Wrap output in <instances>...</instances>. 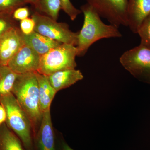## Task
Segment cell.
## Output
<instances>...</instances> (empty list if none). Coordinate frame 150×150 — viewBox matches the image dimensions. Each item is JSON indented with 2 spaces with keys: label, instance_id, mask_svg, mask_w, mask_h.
Wrapping results in <instances>:
<instances>
[{
  "label": "cell",
  "instance_id": "cell-8",
  "mask_svg": "<svg viewBox=\"0 0 150 150\" xmlns=\"http://www.w3.org/2000/svg\"><path fill=\"white\" fill-rule=\"evenodd\" d=\"M40 56L25 43L9 62L8 66L18 74L38 71Z\"/></svg>",
  "mask_w": 150,
  "mask_h": 150
},
{
  "label": "cell",
  "instance_id": "cell-12",
  "mask_svg": "<svg viewBox=\"0 0 150 150\" xmlns=\"http://www.w3.org/2000/svg\"><path fill=\"white\" fill-rule=\"evenodd\" d=\"M47 76L51 85L57 92L69 87L83 78L81 72L75 69L59 71Z\"/></svg>",
  "mask_w": 150,
  "mask_h": 150
},
{
  "label": "cell",
  "instance_id": "cell-19",
  "mask_svg": "<svg viewBox=\"0 0 150 150\" xmlns=\"http://www.w3.org/2000/svg\"><path fill=\"white\" fill-rule=\"evenodd\" d=\"M25 4L23 0H0V13L12 14L16 9Z\"/></svg>",
  "mask_w": 150,
  "mask_h": 150
},
{
  "label": "cell",
  "instance_id": "cell-1",
  "mask_svg": "<svg viewBox=\"0 0 150 150\" xmlns=\"http://www.w3.org/2000/svg\"><path fill=\"white\" fill-rule=\"evenodd\" d=\"M81 10L84 14V22L78 34V44L76 46L77 56H84L89 48L98 40L122 37L118 28L104 23L98 14L87 4L81 6Z\"/></svg>",
  "mask_w": 150,
  "mask_h": 150
},
{
  "label": "cell",
  "instance_id": "cell-17",
  "mask_svg": "<svg viewBox=\"0 0 150 150\" xmlns=\"http://www.w3.org/2000/svg\"><path fill=\"white\" fill-rule=\"evenodd\" d=\"M35 8L56 21L62 9L60 0H38Z\"/></svg>",
  "mask_w": 150,
  "mask_h": 150
},
{
  "label": "cell",
  "instance_id": "cell-6",
  "mask_svg": "<svg viewBox=\"0 0 150 150\" xmlns=\"http://www.w3.org/2000/svg\"><path fill=\"white\" fill-rule=\"evenodd\" d=\"M119 61L134 77L150 84V49L140 44L124 52Z\"/></svg>",
  "mask_w": 150,
  "mask_h": 150
},
{
  "label": "cell",
  "instance_id": "cell-18",
  "mask_svg": "<svg viewBox=\"0 0 150 150\" xmlns=\"http://www.w3.org/2000/svg\"><path fill=\"white\" fill-rule=\"evenodd\" d=\"M137 34L141 39L140 45L150 49V14L142 23Z\"/></svg>",
  "mask_w": 150,
  "mask_h": 150
},
{
  "label": "cell",
  "instance_id": "cell-15",
  "mask_svg": "<svg viewBox=\"0 0 150 150\" xmlns=\"http://www.w3.org/2000/svg\"><path fill=\"white\" fill-rule=\"evenodd\" d=\"M18 75L8 66H0V99L12 93Z\"/></svg>",
  "mask_w": 150,
  "mask_h": 150
},
{
  "label": "cell",
  "instance_id": "cell-22",
  "mask_svg": "<svg viewBox=\"0 0 150 150\" xmlns=\"http://www.w3.org/2000/svg\"><path fill=\"white\" fill-rule=\"evenodd\" d=\"M35 22L33 19L28 18L20 21V30L24 35H29L34 31Z\"/></svg>",
  "mask_w": 150,
  "mask_h": 150
},
{
  "label": "cell",
  "instance_id": "cell-21",
  "mask_svg": "<svg viewBox=\"0 0 150 150\" xmlns=\"http://www.w3.org/2000/svg\"><path fill=\"white\" fill-rule=\"evenodd\" d=\"M14 20L11 14L0 13V37L15 25Z\"/></svg>",
  "mask_w": 150,
  "mask_h": 150
},
{
  "label": "cell",
  "instance_id": "cell-9",
  "mask_svg": "<svg viewBox=\"0 0 150 150\" xmlns=\"http://www.w3.org/2000/svg\"><path fill=\"white\" fill-rule=\"evenodd\" d=\"M25 44L20 29L13 26L0 37V66H8L9 62Z\"/></svg>",
  "mask_w": 150,
  "mask_h": 150
},
{
  "label": "cell",
  "instance_id": "cell-3",
  "mask_svg": "<svg viewBox=\"0 0 150 150\" xmlns=\"http://www.w3.org/2000/svg\"><path fill=\"white\" fill-rule=\"evenodd\" d=\"M6 113V122L28 150H33L32 122L12 93L0 99Z\"/></svg>",
  "mask_w": 150,
  "mask_h": 150
},
{
  "label": "cell",
  "instance_id": "cell-25",
  "mask_svg": "<svg viewBox=\"0 0 150 150\" xmlns=\"http://www.w3.org/2000/svg\"><path fill=\"white\" fill-rule=\"evenodd\" d=\"M60 150H74L66 142L62 141L61 143Z\"/></svg>",
  "mask_w": 150,
  "mask_h": 150
},
{
  "label": "cell",
  "instance_id": "cell-11",
  "mask_svg": "<svg viewBox=\"0 0 150 150\" xmlns=\"http://www.w3.org/2000/svg\"><path fill=\"white\" fill-rule=\"evenodd\" d=\"M36 140L38 150H56L50 110L43 112Z\"/></svg>",
  "mask_w": 150,
  "mask_h": 150
},
{
  "label": "cell",
  "instance_id": "cell-14",
  "mask_svg": "<svg viewBox=\"0 0 150 150\" xmlns=\"http://www.w3.org/2000/svg\"><path fill=\"white\" fill-rule=\"evenodd\" d=\"M23 36L25 43L31 47L40 56L46 54L52 48L62 44L35 31L29 35L23 34Z\"/></svg>",
  "mask_w": 150,
  "mask_h": 150
},
{
  "label": "cell",
  "instance_id": "cell-2",
  "mask_svg": "<svg viewBox=\"0 0 150 150\" xmlns=\"http://www.w3.org/2000/svg\"><path fill=\"white\" fill-rule=\"evenodd\" d=\"M12 93L32 123L41 121L43 113L39 107L38 82L35 72L18 74Z\"/></svg>",
  "mask_w": 150,
  "mask_h": 150
},
{
  "label": "cell",
  "instance_id": "cell-24",
  "mask_svg": "<svg viewBox=\"0 0 150 150\" xmlns=\"http://www.w3.org/2000/svg\"><path fill=\"white\" fill-rule=\"evenodd\" d=\"M6 113L4 107L2 105L0 104V126L6 122Z\"/></svg>",
  "mask_w": 150,
  "mask_h": 150
},
{
  "label": "cell",
  "instance_id": "cell-20",
  "mask_svg": "<svg viewBox=\"0 0 150 150\" xmlns=\"http://www.w3.org/2000/svg\"><path fill=\"white\" fill-rule=\"evenodd\" d=\"M60 1L61 8L72 21L75 20L78 16L82 13L81 10L76 8L73 5L70 0H60Z\"/></svg>",
  "mask_w": 150,
  "mask_h": 150
},
{
  "label": "cell",
  "instance_id": "cell-13",
  "mask_svg": "<svg viewBox=\"0 0 150 150\" xmlns=\"http://www.w3.org/2000/svg\"><path fill=\"white\" fill-rule=\"evenodd\" d=\"M39 91V104L41 112L50 110L51 103L57 91L51 85L47 76L35 72Z\"/></svg>",
  "mask_w": 150,
  "mask_h": 150
},
{
  "label": "cell",
  "instance_id": "cell-26",
  "mask_svg": "<svg viewBox=\"0 0 150 150\" xmlns=\"http://www.w3.org/2000/svg\"><path fill=\"white\" fill-rule=\"evenodd\" d=\"M23 1L26 4H27V3L30 4L33 6L35 8H36L38 0H23Z\"/></svg>",
  "mask_w": 150,
  "mask_h": 150
},
{
  "label": "cell",
  "instance_id": "cell-4",
  "mask_svg": "<svg viewBox=\"0 0 150 150\" xmlns=\"http://www.w3.org/2000/svg\"><path fill=\"white\" fill-rule=\"evenodd\" d=\"M76 56L77 50L76 46L62 43L40 56L37 72L48 76L59 71L74 69L77 66Z\"/></svg>",
  "mask_w": 150,
  "mask_h": 150
},
{
  "label": "cell",
  "instance_id": "cell-16",
  "mask_svg": "<svg viewBox=\"0 0 150 150\" xmlns=\"http://www.w3.org/2000/svg\"><path fill=\"white\" fill-rule=\"evenodd\" d=\"M0 150H24L18 137L5 124L0 128Z\"/></svg>",
  "mask_w": 150,
  "mask_h": 150
},
{
  "label": "cell",
  "instance_id": "cell-5",
  "mask_svg": "<svg viewBox=\"0 0 150 150\" xmlns=\"http://www.w3.org/2000/svg\"><path fill=\"white\" fill-rule=\"evenodd\" d=\"M32 18L35 22V32L62 43L77 45L79 32L72 31L67 23L58 22L38 12L33 14Z\"/></svg>",
  "mask_w": 150,
  "mask_h": 150
},
{
  "label": "cell",
  "instance_id": "cell-7",
  "mask_svg": "<svg viewBox=\"0 0 150 150\" xmlns=\"http://www.w3.org/2000/svg\"><path fill=\"white\" fill-rule=\"evenodd\" d=\"M90 6L110 24L119 27L128 26V0H86Z\"/></svg>",
  "mask_w": 150,
  "mask_h": 150
},
{
  "label": "cell",
  "instance_id": "cell-10",
  "mask_svg": "<svg viewBox=\"0 0 150 150\" xmlns=\"http://www.w3.org/2000/svg\"><path fill=\"white\" fill-rule=\"evenodd\" d=\"M128 26L137 33L144 20L150 14V0H128Z\"/></svg>",
  "mask_w": 150,
  "mask_h": 150
},
{
  "label": "cell",
  "instance_id": "cell-23",
  "mask_svg": "<svg viewBox=\"0 0 150 150\" xmlns=\"http://www.w3.org/2000/svg\"><path fill=\"white\" fill-rule=\"evenodd\" d=\"M30 14L29 9L26 7H21L16 9L12 14L13 18L15 20L21 21L28 18Z\"/></svg>",
  "mask_w": 150,
  "mask_h": 150
}]
</instances>
